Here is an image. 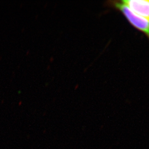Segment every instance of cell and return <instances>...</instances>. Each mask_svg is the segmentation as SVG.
<instances>
[{
	"label": "cell",
	"mask_w": 149,
	"mask_h": 149,
	"mask_svg": "<svg viewBox=\"0 0 149 149\" xmlns=\"http://www.w3.org/2000/svg\"><path fill=\"white\" fill-rule=\"evenodd\" d=\"M107 5L121 12L129 23L143 33L149 40V19L139 16L131 11L122 1H109Z\"/></svg>",
	"instance_id": "cell-1"
},
{
	"label": "cell",
	"mask_w": 149,
	"mask_h": 149,
	"mask_svg": "<svg viewBox=\"0 0 149 149\" xmlns=\"http://www.w3.org/2000/svg\"><path fill=\"white\" fill-rule=\"evenodd\" d=\"M122 1L134 13L149 19V0H123Z\"/></svg>",
	"instance_id": "cell-2"
}]
</instances>
